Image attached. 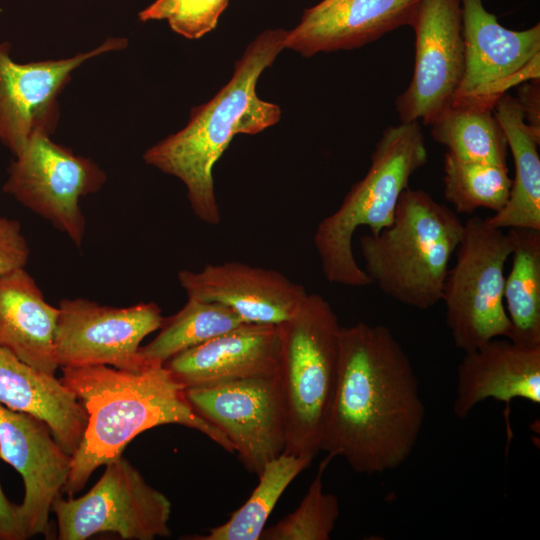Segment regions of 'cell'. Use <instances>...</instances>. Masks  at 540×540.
I'll return each mask as SVG.
<instances>
[{
	"instance_id": "ffe728a7",
	"label": "cell",
	"mask_w": 540,
	"mask_h": 540,
	"mask_svg": "<svg viewBox=\"0 0 540 540\" xmlns=\"http://www.w3.org/2000/svg\"><path fill=\"white\" fill-rule=\"evenodd\" d=\"M58 315L25 267L0 274V347L52 376Z\"/></svg>"
},
{
	"instance_id": "5bb4252c",
	"label": "cell",
	"mask_w": 540,
	"mask_h": 540,
	"mask_svg": "<svg viewBox=\"0 0 540 540\" xmlns=\"http://www.w3.org/2000/svg\"><path fill=\"white\" fill-rule=\"evenodd\" d=\"M126 45L111 38L87 53L62 60L19 64L10 45L0 43V140L15 155L36 132L50 134L56 123V98L71 72L87 59Z\"/></svg>"
},
{
	"instance_id": "e0dca14e",
	"label": "cell",
	"mask_w": 540,
	"mask_h": 540,
	"mask_svg": "<svg viewBox=\"0 0 540 540\" xmlns=\"http://www.w3.org/2000/svg\"><path fill=\"white\" fill-rule=\"evenodd\" d=\"M421 0H322L287 31L284 47L310 57L349 50L411 25Z\"/></svg>"
},
{
	"instance_id": "3957f363",
	"label": "cell",
	"mask_w": 540,
	"mask_h": 540,
	"mask_svg": "<svg viewBox=\"0 0 540 540\" xmlns=\"http://www.w3.org/2000/svg\"><path fill=\"white\" fill-rule=\"evenodd\" d=\"M287 31L268 29L258 35L235 64L231 79L207 103L192 110L187 125L143 155L145 162L183 182L194 214L217 225L213 168L237 134H257L276 124L278 105L257 95V81L285 48Z\"/></svg>"
},
{
	"instance_id": "484cf974",
	"label": "cell",
	"mask_w": 540,
	"mask_h": 540,
	"mask_svg": "<svg viewBox=\"0 0 540 540\" xmlns=\"http://www.w3.org/2000/svg\"><path fill=\"white\" fill-rule=\"evenodd\" d=\"M313 458L282 453L262 469L259 482L246 502L229 519L194 540H259L281 495Z\"/></svg>"
},
{
	"instance_id": "83f0119b",
	"label": "cell",
	"mask_w": 540,
	"mask_h": 540,
	"mask_svg": "<svg viewBox=\"0 0 540 540\" xmlns=\"http://www.w3.org/2000/svg\"><path fill=\"white\" fill-rule=\"evenodd\" d=\"M331 456L320 464L298 507L261 534V540H329L339 517L335 495L323 489L322 476Z\"/></svg>"
},
{
	"instance_id": "d6986e66",
	"label": "cell",
	"mask_w": 540,
	"mask_h": 540,
	"mask_svg": "<svg viewBox=\"0 0 540 540\" xmlns=\"http://www.w3.org/2000/svg\"><path fill=\"white\" fill-rule=\"evenodd\" d=\"M458 365L454 415L464 419L486 399L540 403V347L492 339L464 352Z\"/></svg>"
},
{
	"instance_id": "f1b7e54d",
	"label": "cell",
	"mask_w": 540,
	"mask_h": 540,
	"mask_svg": "<svg viewBox=\"0 0 540 540\" xmlns=\"http://www.w3.org/2000/svg\"><path fill=\"white\" fill-rule=\"evenodd\" d=\"M228 0H156L139 13L142 21L166 19L176 33L198 39L213 30Z\"/></svg>"
},
{
	"instance_id": "7402d4cb",
	"label": "cell",
	"mask_w": 540,
	"mask_h": 540,
	"mask_svg": "<svg viewBox=\"0 0 540 540\" xmlns=\"http://www.w3.org/2000/svg\"><path fill=\"white\" fill-rule=\"evenodd\" d=\"M493 112L512 152L515 176L507 203L485 221L503 230H540V135L526 124L518 101L508 93L498 99Z\"/></svg>"
},
{
	"instance_id": "603a6c76",
	"label": "cell",
	"mask_w": 540,
	"mask_h": 540,
	"mask_svg": "<svg viewBox=\"0 0 540 540\" xmlns=\"http://www.w3.org/2000/svg\"><path fill=\"white\" fill-rule=\"evenodd\" d=\"M512 266L505 277L504 305L510 322L508 340L540 347V230L509 228Z\"/></svg>"
},
{
	"instance_id": "ba28073f",
	"label": "cell",
	"mask_w": 540,
	"mask_h": 540,
	"mask_svg": "<svg viewBox=\"0 0 540 540\" xmlns=\"http://www.w3.org/2000/svg\"><path fill=\"white\" fill-rule=\"evenodd\" d=\"M96 484L83 496L56 497L51 512L59 540H86L113 532L126 540L168 537L171 502L152 487L124 457L105 465Z\"/></svg>"
},
{
	"instance_id": "cb8c5ba5",
	"label": "cell",
	"mask_w": 540,
	"mask_h": 540,
	"mask_svg": "<svg viewBox=\"0 0 540 540\" xmlns=\"http://www.w3.org/2000/svg\"><path fill=\"white\" fill-rule=\"evenodd\" d=\"M430 126L433 139L455 158L507 165L508 145L493 107L454 99Z\"/></svg>"
},
{
	"instance_id": "9c48e42d",
	"label": "cell",
	"mask_w": 540,
	"mask_h": 540,
	"mask_svg": "<svg viewBox=\"0 0 540 540\" xmlns=\"http://www.w3.org/2000/svg\"><path fill=\"white\" fill-rule=\"evenodd\" d=\"M105 173L90 159L34 133L9 166L3 191L50 222L78 247L86 231L81 197L98 191Z\"/></svg>"
},
{
	"instance_id": "8992f818",
	"label": "cell",
	"mask_w": 540,
	"mask_h": 540,
	"mask_svg": "<svg viewBox=\"0 0 540 540\" xmlns=\"http://www.w3.org/2000/svg\"><path fill=\"white\" fill-rule=\"evenodd\" d=\"M278 328L276 376L286 419L283 453L314 458L336 388L342 327L327 300L307 293L296 313Z\"/></svg>"
},
{
	"instance_id": "5b68a950",
	"label": "cell",
	"mask_w": 540,
	"mask_h": 540,
	"mask_svg": "<svg viewBox=\"0 0 540 540\" xmlns=\"http://www.w3.org/2000/svg\"><path fill=\"white\" fill-rule=\"evenodd\" d=\"M427 160L419 122H401L382 132L365 176L351 187L339 208L316 228L313 241L327 281L350 287L372 285L354 257V233L365 226L370 234L376 235L390 226L411 176Z\"/></svg>"
},
{
	"instance_id": "52a82bcc",
	"label": "cell",
	"mask_w": 540,
	"mask_h": 540,
	"mask_svg": "<svg viewBox=\"0 0 540 540\" xmlns=\"http://www.w3.org/2000/svg\"><path fill=\"white\" fill-rule=\"evenodd\" d=\"M512 242L503 229L473 216L464 222L456 261L448 270L441 301L455 347L464 352L507 338L510 322L504 305L505 264Z\"/></svg>"
},
{
	"instance_id": "4fadbf2b",
	"label": "cell",
	"mask_w": 540,
	"mask_h": 540,
	"mask_svg": "<svg viewBox=\"0 0 540 540\" xmlns=\"http://www.w3.org/2000/svg\"><path fill=\"white\" fill-rule=\"evenodd\" d=\"M410 26L414 70L396 111L401 122L430 125L452 104L464 72L461 0H421Z\"/></svg>"
},
{
	"instance_id": "2e32d148",
	"label": "cell",
	"mask_w": 540,
	"mask_h": 540,
	"mask_svg": "<svg viewBox=\"0 0 540 540\" xmlns=\"http://www.w3.org/2000/svg\"><path fill=\"white\" fill-rule=\"evenodd\" d=\"M178 281L188 297L231 308L244 323L280 325L298 310L307 291L272 269L240 262L181 270Z\"/></svg>"
},
{
	"instance_id": "4dcf8cb0",
	"label": "cell",
	"mask_w": 540,
	"mask_h": 540,
	"mask_svg": "<svg viewBox=\"0 0 540 540\" xmlns=\"http://www.w3.org/2000/svg\"><path fill=\"white\" fill-rule=\"evenodd\" d=\"M516 100L526 124L540 135V78L521 83Z\"/></svg>"
},
{
	"instance_id": "7c38bea8",
	"label": "cell",
	"mask_w": 540,
	"mask_h": 540,
	"mask_svg": "<svg viewBox=\"0 0 540 540\" xmlns=\"http://www.w3.org/2000/svg\"><path fill=\"white\" fill-rule=\"evenodd\" d=\"M461 9L464 72L454 99L494 107L511 87L540 78L539 23L507 29L482 0H461Z\"/></svg>"
},
{
	"instance_id": "7a4b0ae2",
	"label": "cell",
	"mask_w": 540,
	"mask_h": 540,
	"mask_svg": "<svg viewBox=\"0 0 540 540\" xmlns=\"http://www.w3.org/2000/svg\"><path fill=\"white\" fill-rule=\"evenodd\" d=\"M60 380L87 413L81 442L72 455L63 491L82 490L100 466L122 456L139 434L160 425L178 424L197 430L233 453L226 436L203 419L189 403L185 388L164 366L139 371L108 365L62 367Z\"/></svg>"
},
{
	"instance_id": "1f68e13d",
	"label": "cell",
	"mask_w": 540,
	"mask_h": 540,
	"mask_svg": "<svg viewBox=\"0 0 540 540\" xmlns=\"http://www.w3.org/2000/svg\"><path fill=\"white\" fill-rule=\"evenodd\" d=\"M27 539L19 513V504L8 499L0 483V540Z\"/></svg>"
},
{
	"instance_id": "9a60e30c",
	"label": "cell",
	"mask_w": 540,
	"mask_h": 540,
	"mask_svg": "<svg viewBox=\"0 0 540 540\" xmlns=\"http://www.w3.org/2000/svg\"><path fill=\"white\" fill-rule=\"evenodd\" d=\"M0 459L22 477L19 513L27 538L46 534L52 503L63 491L72 456L43 420L0 404Z\"/></svg>"
},
{
	"instance_id": "d4e9b609",
	"label": "cell",
	"mask_w": 540,
	"mask_h": 540,
	"mask_svg": "<svg viewBox=\"0 0 540 540\" xmlns=\"http://www.w3.org/2000/svg\"><path fill=\"white\" fill-rule=\"evenodd\" d=\"M244 324L228 306L188 297L177 313L164 318L158 335L141 346L139 356L147 367L163 366L173 356Z\"/></svg>"
},
{
	"instance_id": "277c9868",
	"label": "cell",
	"mask_w": 540,
	"mask_h": 540,
	"mask_svg": "<svg viewBox=\"0 0 540 540\" xmlns=\"http://www.w3.org/2000/svg\"><path fill=\"white\" fill-rule=\"evenodd\" d=\"M463 226L453 209L424 190L407 187L392 224L360 237L363 270L386 296L427 310L441 301Z\"/></svg>"
},
{
	"instance_id": "8fae6325",
	"label": "cell",
	"mask_w": 540,
	"mask_h": 540,
	"mask_svg": "<svg viewBox=\"0 0 540 540\" xmlns=\"http://www.w3.org/2000/svg\"><path fill=\"white\" fill-rule=\"evenodd\" d=\"M55 334L58 365H108L139 371L141 342L160 329L164 317L154 302L129 307L101 305L84 298L60 301Z\"/></svg>"
},
{
	"instance_id": "ac0fdd59",
	"label": "cell",
	"mask_w": 540,
	"mask_h": 540,
	"mask_svg": "<svg viewBox=\"0 0 540 540\" xmlns=\"http://www.w3.org/2000/svg\"><path fill=\"white\" fill-rule=\"evenodd\" d=\"M278 325L244 323L164 363L185 389L277 373Z\"/></svg>"
},
{
	"instance_id": "6da1fadb",
	"label": "cell",
	"mask_w": 540,
	"mask_h": 540,
	"mask_svg": "<svg viewBox=\"0 0 540 540\" xmlns=\"http://www.w3.org/2000/svg\"><path fill=\"white\" fill-rule=\"evenodd\" d=\"M426 416L409 356L384 325L342 327L336 388L320 451L359 474L401 466Z\"/></svg>"
},
{
	"instance_id": "f546056e",
	"label": "cell",
	"mask_w": 540,
	"mask_h": 540,
	"mask_svg": "<svg viewBox=\"0 0 540 540\" xmlns=\"http://www.w3.org/2000/svg\"><path fill=\"white\" fill-rule=\"evenodd\" d=\"M30 249L21 224L14 219L0 216V274L24 268Z\"/></svg>"
},
{
	"instance_id": "4316f807",
	"label": "cell",
	"mask_w": 540,
	"mask_h": 540,
	"mask_svg": "<svg viewBox=\"0 0 540 540\" xmlns=\"http://www.w3.org/2000/svg\"><path fill=\"white\" fill-rule=\"evenodd\" d=\"M512 180L507 165L444 157V196L459 214L484 208L500 211L509 198Z\"/></svg>"
},
{
	"instance_id": "30bf717a",
	"label": "cell",
	"mask_w": 540,
	"mask_h": 540,
	"mask_svg": "<svg viewBox=\"0 0 540 540\" xmlns=\"http://www.w3.org/2000/svg\"><path fill=\"white\" fill-rule=\"evenodd\" d=\"M193 409L230 441L256 474L286 446V419L276 374L185 389Z\"/></svg>"
},
{
	"instance_id": "44dd1931",
	"label": "cell",
	"mask_w": 540,
	"mask_h": 540,
	"mask_svg": "<svg viewBox=\"0 0 540 540\" xmlns=\"http://www.w3.org/2000/svg\"><path fill=\"white\" fill-rule=\"evenodd\" d=\"M0 404L43 420L71 456L78 448L87 413L55 376L41 372L0 347Z\"/></svg>"
}]
</instances>
